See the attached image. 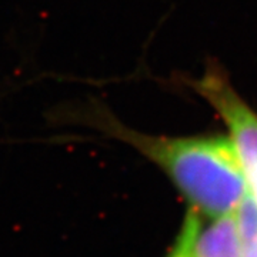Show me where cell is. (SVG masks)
<instances>
[{
  "label": "cell",
  "instance_id": "1",
  "mask_svg": "<svg viewBox=\"0 0 257 257\" xmlns=\"http://www.w3.org/2000/svg\"><path fill=\"white\" fill-rule=\"evenodd\" d=\"M57 119L93 128L136 150L167 176L187 209L202 217L216 219L233 213L247 197L240 160L229 136L146 133L127 126L94 97L66 106Z\"/></svg>",
  "mask_w": 257,
  "mask_h": 257
},
{
  "label": "cell",
  "instance_id": "2",
  "mask_svg": "<svg viewBox=\"0 0 257 257\" xmlns=\"http://www.w3.org/2000/svg\"><path fill=\"white\" fill-rule=\"evenodd\" d=\"M187 84L207 101L226 124L246 180L247 196L257 209V111L243 99L217 63Z\"/></svg>",
  "mask_w": 257,
  "mask_h": 257
},
{
  "label": "cell",
  "instance_id": "3",
  "mask_svg": "<svg viewBox=\"0 0 257 257\" xmlns=\"http://www.w3.org/2000/svg\"><path fill=\"white\" fill-rule=\"evenodd\" d=\"M210 220L197 231L193 257H243L236 211Z\"/></svg>",
  "mask_w": 257,
  "mask_h": 257
},
{
  "label": "cell",
  "instance_id": "4",
  "mask_svg": "<svg viewBox=\"0 0 257 257\" xmlns=\"http://www.w3.org/2000/svg\"><path fill=\"white\" fill-rule=\"evenodd\" d=\"M200 227H202V216L192 209H187L182 226L176 234L175 241L165 257H193L194 240Z\"/></svg>",
  "mask_w": 257,
  "mask_h": 257
}]
</instances>
